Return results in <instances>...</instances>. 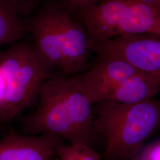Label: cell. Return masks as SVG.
Here are the masks:
<instances>
[{
	"mask_svg": "<svg viewBox=\"0 0 160 160\" xmlns=\"http://www.w3.org/2000/svg\"><path fill=\"white\" fill-rule=\"evenodd\" d=\"M36 109L23 118L24 133H48L70 144L92 147L94 110L82 92L81 75H52L40 88Z\"/></svg>",
	"mask_w": 160,
	"mask_h": 160,
	"instance_id": "cell-1",
	"label": "cell"
},
{
	"mask_svg": "<svg viewBox=\"0 0 160 160\" xmlns=\"http://www.w3.org/2000/svg\"><path fill=\"white\" fill-rule=\"evenodd\" d=\"M94 128L105 140L108 160H131L160 129V99L131 104L103 101L95 104Z\"/></svg>",
	"mask_w": 160,
	"mask_h": 160,
	"instance_id": "cell-2",
	"label": "cell"
},
{
	"mask_svg": "<svg viewBox=\"0 0 160 160\" xmlns=\"http://www.w3.org/2000/svg\"><path fill=\"white\" fill-rule=\"evenodd\" d=\"M76 12L93 44L123 34H160V0H101Z\"/></svg>",
	"mask_w": 160,
	"mask_h": 160,
	"instance_id": "cell-3",
	"label": "cell"
},
{
	"mask_svg": "<svg viewBox=\"0 0 160 160\" xmlns=\"http://www.w3.org/2000/svg\"><path fill=\"white\" fill-rule=\"evenodd\" d=\"M0 65L7 86L5 122L11 121L38 102L40 88L49 76L31 46L15 43L0 51Z\"/></svg>",
	"mask_w": 160,
	"mask_h": 160,
	"instance_id": "cell-4",
	"label": "cell"
},
{
	"mask_svg": "<svg viewBox=\"0 0 160 160\" xmlns=\"http://www.w3.org/2000/svg\"><path fill=\"white\" fill-rule=\"evenodd\" d=\"M98 58L123 60L160 81V34H123L94 44Z\"/></svg>",
	"mask_w": 160,
	"mask_h": 160,
	"instance_id": "cell-5",
	"label": "cell"
},
{
	"mask_svg": "<svg viewBox=\"0 0 160 160\" xmlns=\"http://www.w3.org/2000/svg\"><path fill=\"white\" fill-rule=\"evenodd\" d=\"M55 17L61 39L63 65L67 75H78L86 68L93 43L83 24L73 17L65 1H55Z\"/></svg>",
	"mask_w": 160,
	"mask_h": 160,
	"instance_id": "cell-6",
	"label": "cell"
},
{
	"mask_svg": "<svg viewBox=\"0 0 160 160\" xmlns=\"http://www.w3.org/2000/svg\"><path fill=\"white\" fill-rule=\"evenodd\" d=\"M28 30L34 39L32 46L34 56L48 74L52 69L62 70V49L55 17V1L49 2L29 18Z\"/></svg>",
	"mask_w": 160,
	"mask_h": 160,
	"instance_id": "cell-7",
	"label": "cell"
},
{
	"mask_svg": "<svg viewBox=\"0 0 160 160\" xmlns=\"http://www.w3.org/2000/svg\"><path fill=\"white\" fill-rule=\"evenodd\" d=\"M141 71L118 58H98L92 68L81 75L82 92L92 105L107 96L126 79Z\"/></svg>",
	"mask_w": 160,
	"mask_h": 160,
	"instance_id": "cell-8",
	"label": "cell"
},
{
	"mask_svg": "<svg viewBox=\"0 0 160 160\" xmlns=\"http://www.w3.org/2000/svg\"><path fill=\"white\" fill-rule=\"evenodd\" d=\"M62 141L51 134H12L0 139V160H51Z\"/></svg>",
	"mask_w": 160,
	"mask_h": 160,
	"instance_id": "cell-9",
	"label": "cell"
},
{
	"mask_svg": "<svg viewBox=\"0 0 160 160\" xmlns=\"http://www.w3.org/2000/svg\"><path fill=\"white\" fill-rule=\"evenodd\" d=\"M33 7V0H0V49L17 43L29 32L27 17Z\"/></svg>",
	"mask_w": 160,
	"mask_h": 160,
	"instance_id": "cell-10",
	"label": "cell"
},
{
	"mask_svg": "<svg viewBox=\"0 0 160 160\" xmlns=\"http://www.w3.org/2000/svg\"><path fill=\"white\" fill-rule=\"evenodd\" d=\"M160 91V81L141 72L115 88L104 101L125 104L139 103L154 98Z\"/></svg>",
	"mask_w": 160,
	"mask_h": 160,
	"instance_id": "cell-11",
	"label": "cell"
},
{
	"mask_svg": "<svg viewBox=\"0 0 160 160\" xmlns=\"http://www.w3.org/2000/svg\"><path fill=\"white\" fill-rule=\"evenodd\" d=\"M55 156L59 160H101L100 155L92 147L81 144L65 145L62 141L57 147Z\"/></svg>",
	"mask_w": 160,
	"mask_h": 160,
	"instance_id": "cell-12",
	"label": "cell"
},
{
	"mask_svg": "<svg viewBox=\"0 0 160 160\" xmlns=\"http://www.w3.org/2000/svg\"><path fill=\"white\" fill-rule=\"evenodd\" d=\"M132 160H160V140L143 147Z\"/></svg>",
	"mask_w": 160,
	"mask_h": 160,
	"instance_id": "cell-13",
	"label": "cell"
},
{
	"mask_svg": "<svg viewBox=\"0 0 160 160\" xmlns=\"http://www.w3.org/2000/svg\"><path fill=\"white\" fill-rule=\"evenodd\" d=\"M6 94V79L0 65V123L5 122Z\"/></svg>",
	"mask_w": 160,
	"mask_h": 160,
	"instance_id": "cell-14",
	"label": "cell"
},
{
	"mask_svg": "<svg viewBox=\"0 0 160 160\" xmlns=\"http://www.w3.org/2000/svg\"><path fill=\"white\" fill-rule=\"evenodd\" d=\"M100 0H65L71 10L77 12L95 5Z\"/></svg>",
	"mask_w": 160,
	"mask_h": 160,
	"instance_id": "cell-15",
	"label": "cell"
},
{
	"mask_svg": "<svg viewBox=\"0 0 160 160\" xmlns=\"http://www.w3.org/2000/svg\"><path fill=\"white\" fill-rule=\"evenodd\" d=\"M51 160H58V159L57 157H56V156H55V157H53V158H52V159Z\"/></svg>",
	"mask_w": 160,
	"mask_h": 160,
	"instance_id": "cell-16",
	"label": "cell"
},
{
	"mask_svg": "<svg viewBox=\"0 0 160 160\" xmlns=\"http://www.w3.org/2000/svg\"><path fill=\"white\" fill-rule=\"evenodd\" d=\"M33 1H36V0H33Z\"/></svg>",
	"mask_w": 160,
	"mask_h": 160,
	"instance_id": "cell-17",
	"label": "cell"
},
{
	"mask_svg": "<svg viewBox=\"0 0 160 160\" xmlns=\"http://www.w3.org/2000/svg\"></svg>",
	"mask_w": 160,
	"mask_h": 160,
	"instance_id": "cell-18",
	"label": "cell"
}]
</instances>
